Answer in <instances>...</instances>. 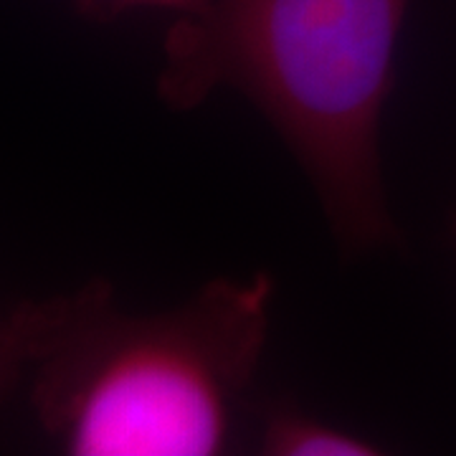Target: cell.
<instances>
[{
	"label": "cell",
	"instance_id": "1",
	"mask_svg": "<svg viewBox=\"0 0 456 456\" xmlns=\"http://www.w3.org/2000/svg\"><path fill=\"white\" fill-rule=\"evenodd\" d=\"M266 274L216 279L175 310L127 314L107 281L16 302L0 325V383L74 456H213L269 332Z\"/></svg>",
	"mask_w": 456,
	"mask_h": 456
},
{
	"label": "cell",
	"instance_id": "2",
	"mask_svg": "<svg viewBox=\"0 0 456 456\" xmlns=\"http://www.w3.org/2000/svg\"><path fill=\"white\" fill-rule=\"evenodd\" d=\"M411 0H203L173 20L158 94L193 110L233 89L307 173L350 254L395 241L380 178V114Z\"/></svg>",
	"mask_w": 456,
	"mask_h": 456
},
{
	"label": "cell",
	"instance_id": "3",
	"mask_svg": "<svg viewBox=\"0 0 456 456\" xmlns=\"http://www.w3.org/2000/svg\"><path fill=\"white\" fill-rule=\"evenodd\" d=\"M261 454L272 456H373L380 449L338 426L292 408L269 413L261 431Z\"/></svg>",
	"mask_w": 456,
	"mask_h": 456
},
{
	"label": "cell",
	"instance_id": "4",
	"mask_svg": "<svg viewBox=\"0 0 456 456\" xmlns=\"http://www.w3.org/2000/svg\"><path fill=\"white\" fill-rule=\"evenodd\" d=\"M79 3L92 16L110 18L130 8H163V11H173L175 16H183L196 11L203 0H79Z\"/></svg>",
	"mask_w": 456,
	"mask_h": 456
}]
</instances>
